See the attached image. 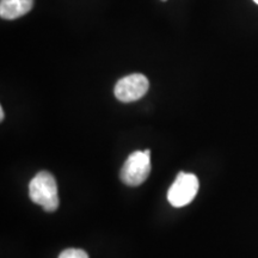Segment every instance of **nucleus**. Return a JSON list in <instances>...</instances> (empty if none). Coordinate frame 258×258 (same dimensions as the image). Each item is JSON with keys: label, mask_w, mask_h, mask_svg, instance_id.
Returning <instances> with one entry per match:
<instances>
[{"label": "nucleus", "mask_w": 258, "mask_h": 258, "mask_svg": "<svg viewBox=\"0 0 258 258\" xmlns=\"http://www.w3.org/2000/svg\"><path fill=\"white\" fill-rule=\"evenodd\" d=\"M29 195L32 202L40 205L46 212H55L59 207L56 180L47 171H41L31 179Z\"/></svg>", "instance_id": "1"}, {"label": "nucleus", "mask_w": 258, "mask_h": 258, "mask_svg": "<svg viewBox=\"0 0 258 258\" xmlns=\"http://www.w3.org/2000/svg\"><path fill=\"white\" fill-rule=\"evenodd\" d=\"M150 150L137 151L129 154L121 170V179L124 184L138 186L143 184L151 172Z\"/></svg>", "instance_id": "2"}, {"label": "nucleus", "mask_w": 258, "mask_h": 258, "mask_svg": "<svg viewBox=\"0 0 258 258\" xmlns=\"http://www.w3.org/2000/svg\"><path fill=\"white\" fill-rule=\"evenodd\" d=\"M199 178L194 173L179 172L167 191V200L173 207H184L199 191Z\"/></svg>", "instance_id": "3"}, {"label": "nucleus", "mask_w": 258, "mask_h": 258, "mask_svg": "<svg viewBox=\"0 0 258 258\" xmlns=\"http://www.w3.org/2000/svg\"><path fill=\"white\" fill-rule=\"evenodd\" d=\"M150 88V82L144 74L134 73L118 80L114 93L120 102L131 103L143 98Z\"/></svg>", "instance_id": "4"}, {"label": "nucleus", "mask_w": 258, "mask_h": 258, "mask_svg": "<svg viewBox=\"0 0 258 258\" xmlns=\"http://www.w3.org/2000/svg\"><path fill=\"white\" fill-rule=\"evenodd\" d=\"M34 6V0H2L0 16L3 19H17L27 15Z\"/></svg>", "instance_id": "5"}, {"label": "nucleus", "mask_w": 258, "mask_h": 258, "mask_svg": "<svg viewBox=\"0 0 258 258\" xmlns=\"http://www.w3.org/2000/svg\"><path fill=\"white\" fill-rule=\"evenodd\" d=\"M59 258H89V256L84 250L67 249L60 253Z\"/></svg>", "instance_id": "6"}, {"label": "nucleus", "mask_w": 258, "mask_h": 258, "mask_svg": "<svg viewBox=\"0 0 258 258\" xmlns=\"http://www.w3.org/2000/svg\"><path fill=\"white\" fill-rule=\"evenodd\" d=\"M0 120H4V109H0Z\"/></svg>", "instance_id": "7"}, {"label": "nucleus", "mask_w": 258, "mask_h": 258, "mask_svg": "<svg viewBox=\"0 0 258 258\" xmlns=\"http://www.w3.org/2000/svg\"><path fill=\"white\" fill-rule=\"evenodd\" d=\"M253 2H254V3H256V4L258 5V0H253Z\"/></svg>", "instance_id": "8"}, {"label": "nucleus", "mask_w": 258, "mask_h": 258, "mask_svg": "<svg viewBox=\"0 0 258 258\" xmlns=\"http://www.w3.org/2000/svg\"><path fill=\"white\" fill-rule=\"evenodd\" d=\"M163 2H165V0H163Z\"/></svg>", "instance_id": "9"}]
</instances>
